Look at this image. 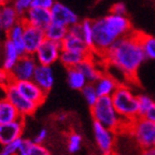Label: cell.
I'll use <instances>...</instances> for the list:
<instances>
[{"mask_svg":"<svg viewBox=\"0 0 155 155\" xmlns=\"http://www.w3.org/2000/svg\"><path fill=\"white\" fill-rule=\"evenodd\" d=\"M104 58L126 78H135L147 58L141 46L139 32L131 31L128 36L117 40L104 54Z\"/></svg>","mask_w":155,"mask_h":155,"instance_id":"cell-1","label":"cell"},{"mask_svg":"<svg viewBox=\"0 0 155 155\" xmlns=\"http://www.w3.org/2000/svg\"><path fill=\"white\" fill-rule=\"evenodd\" d=\"M94 41L93 53L99 54L101 57L109 51L117 40L131 34V24L127 16L110 14L93 21Z\"/></svg>","mask_w":155,"mask_h":155,"instance_id":"cell-2","label":"cell"},{"mask_svg":"<svg viewBox=\"0 0 155 155\" xmlns=\"http://www.w3.org/2000/svg\"><path fill=\"white\" fill-rule=\"evenodd\" d=\"M91 114L95 123L113 130L117 135L125 129L127 124L116 112L111 97H99L96 104L91 107Z\"/></svg>","mask_w":155,"mask_h":155,"instance_id":"cell-3","label":"cell"},{"mask_svg":"<svg viewBox=\"0 0 155 155\" xmlns=\"http://www.w3.org/2000/svg\"><path fill=\"white\" fill-rule=\"evenodd\" d=\"M116 112L124 122L129 123L139 117V99L127 85L120 84L111 96Z\"/></svg>","mask_w":155,"mask_h":155,"instance_id":"cell-4","label":"cell"},{"mask_svg":"<svg viewBox=\"0 0 155 155\" xmlns=\"http://www.w3.org/2000/svg\"><path fill=\"white\" fill-rule=\"evenodd\" d=\"M124 130L135 139L141 151L155 147V123L153 122L139 116L126 124Z\"/></svg>","mask_w":155,"mask_h":155,"instance_id":"cell-5","label":"cell"},{"mask_svg":"<svg viewBox=\"0 0 155 155\" xmlns=\"http://www.w3.org/2000/svg\"><path fill=\"white\" fill-rule=\"evenodd\" d=\"M3 93H5V98H7V99L16 108L19 115L22 116L23 119H25V116L34 114L35 111L37 110V108L39 107L38 104H34V102H31L30 100L26 99V98L17 91L14 82H11L9 85H7V86L3 88Z\"/></svg>","mask_w":155,"mask_h":155,"instance_id":"cell-6","label":"cell"},{"mask_svg":"<svg viewBox=\"0 0 155 155\" xmlns=\"http://www.w3.org/2000/svg\"><path fill=\"white\" fill-rule=\"evenodd\" d=\"M93 130L96 144L102 155H113L115 152V142L117 134L106 128L98 123L93 124Z\"/></svg>","mask_w":155,"mask_h":155,"instance_id":"cell-7","label":"cell"},{"mask_svg":"<svg viewBox=\"0 0 155 155\" xmlns=\"http://www.w3.org/2000/svg\"><path fill=\"white\" fill-rule=\"evenodd\" d=\"M37 66H38V63L34 55L25 54V55L21 56L15 67L10 72L11 79L13 82L32 80Z\"/></svg>","mask_w":155,"mask_h":155,"instance_id":"cell-8","label":"cell"},{"mask_svg":"<svg viewBox=\"0 0 155 155\" xmlns=\"http://www.w3.org/2000/svg\"><path fill=\"white\" fill-rule=\"evenodd\" d=\"M61 51H63L61 43L45 39L34 56L38 65L52 66L57 61H59Z\"/></svg>","mask_w":155,"mask_h":155,"instance_id":"cell-9","label":"cell"},{"mask_svg":"<svg viewBox=\"0 0 155 155\" xmlns=\"http://www.w3.org/2000/svg\"><path fill=\"white\" fill-rule=\"evenodd\" d=\"M44 40H45V34L43 29L25 24L24 45L27 55H35Z\"/></svg>","mask_w":155,"mask_h":155,"instance_id":"cell-10","label":"cell"},{"mask_svg":"<svg viewBox=\"0 0 155 155\" xmlns=\"http://www.w3.org/2000/svg\"><path fill=\"white\" fill-rule=\"evenodd\" d=\"M22 21L26 25L45 30L52 23V14L50 10L31 7L28 10V12L23 16Z\"/></svg>","mask_w":155,"mask_h":155,"instance_id":"cell-11","label":"cell"},{"mask_svg":"<svg viewBox=\"0 0 155 155\" xmlns=\"http://www.w3.org/2000/svg\"><path fill=\"white\" fill-rule=\"evenodd\" d=\"M51 14L52 23H56V24L66 26L68 28L78 24V23H80L79 22V16L73 12L72 10L61 2H55V5L51 9Z\"/></svg>","mask_w":155,"mask_h":155,"instance_id":"cell-12","label":"cell"},{"mask_svg":"<svg viewBox=\"0 0 155 155\" xmlns=\"http://www.w3.org/2000/svg\"><path fill=\"white\" fill-rule=\"evenodd\" d=\"M17 91H18L26 99L30 100L34 104H40L45 100L48 93L44 92L42 88L38 86L32 80L29 81H21V82H14Z\"/></svg>","mask_w":155,"mask_h":155,"instance_id":"cell-13","label":"cell"},{"mask_svg":"<svg viewBox=\"0 0 155 155\" xmlns=\"http://www.w3.org/2000/svg\"><path fill=\"white\" fill-rule=\"evenodd\" d=\"M24 127L25 122L23 117L12 123L0 125V145L5 147L8 143L22 138Z\"/></svg>","mask_w":155,"mask_h":155,"instance_id":"cell-14","label":"cell"},{"mask_svg":"<svg viewBox=\"0 0 155 155\" xmlns=\"http://www.w3.org/2000/svg\"><path fill=\"white\" fill-rule=\"evenodd\" d=\"M32 81L45 93L50 92L54 85V81H55V77H54V71L52 66H37Z\"/></svg>","mask_w":155,"mask_h":155,"instance_id":"cell-15","label":"cell"},{"mask_svg":"<svg viewBox=\"0 0 155 155\" xmlns=\"http://www.w3.org/2000/svg\"><path fill=\"white\" fill-rule=\"evenodd\" d=\"M96 92L99 97H111L119 87V82L110 74H104L94 83Z\"/></svg>","mask_w":155,"mask_h":155,"instance_id":"cell-16","label":"cell"},{"mask_svg":"<svg viewBox=\"0 0 155 155\" xmlns=\"http://www.w3.org/2000/svg\"><path fill=\"white\" fill-rule=\"evenodd\" d=\"M61 48L66 51L78 52V53L87 54V55L94 54L81 37L74 36V35H71L69 32L66 36V38L64 39V41L61 42Z\"/></svg>","mask_w":155,"mask_h":155,"instance_id":"cell-17","label":"cell"},{"mask_svg":"<svg viewBox=\"0 0 155 155\" xmlns=\"http://www.w3.org/2000/svg\"><path fill=\"white\" fill-rule=\"evenodd\" d=\"M24 29L25 24L23 21H19L16 25L10 29L9 31H7V39L9 41L13 43V45L16 48L18 53L21 56L25 55V45H24Z\"/></svg>","mask_w":155,"mask_h":155,"instance_id":"cell-18","label":"cell"},{"mask_svg":"<svg viewBox=\"0 0 155 155\" xmlns=\"http://www.w3.org/2000/svg\"><path fill=\"white\" fill-rule=\"evenodd\" d=\"M21 117L16 108L7 98H0V125L12 123Z\"/></svg>","mask_w":155,"mask_h":155,"instance_id":"cell-19","label":"cell"},{"mask_svg":"<svg viewBox=\"0 0 155 155\" xmlns=\"http://www.w3.org/2000/svg\"><path fill=\"white\" fill-rule=\"evenodd\" d=\"M3 51H5V59H3L2 69L8 72H11L12 69L15 67L16 63L21 58V54L16 50L13 43L9 40H5L3 44Z\"/></svg>","mask_w":155,"mask_h":155,"instance_id":"cell-20","label":"cell"},{"mask_svg":"<svg viewBox=\"0 0 155 155\" xmlns=\"http://www.w3.org/2000/svg\"><path fill=\"white\" fill-rule=\"evenodd\" d=\"M0 14H1V21H2V26L5 31H9L14 25H16L22 18L19 17L15 9L13 8L12 3H8L0 8Z\"/></svg>","mask_w":155,"mask_h":155,"instance_id":"cell-21","label":"cell"},{"mask_svg":"<svg viewBox=\"0 0 155 155\" xmlns=\"http://www.w3.org/2000/svg\"><path fill=\"white\" fill-rule=\"evenodd\" d=\"M94 55V54H93ZM93 55L91 57L86 58L84 61L78 66V69L84 74V77L86 78V80L88 83H95L100 77H101V71L97 68V66L95 65L94 59H93Z\"/></svg>","mask_w":155,"mask_h":155,"instance_id":"cell-22","label":"cell"},{"mask_svg":"<svg viewBox=\"0 0 155 155\" xmlns=\"http://www.w3.org/2000/svg\"><path fill=\"white\" fill-rule=\"evenodd\" d=\"M92 55H87V54L63 50L61 53V57H59V61H61L67 69H71V68H77L82 61H84L86 58L91 57Z\"/></svg>","mask_w":155,"mask_h":155,"instance_id":"cell-23","label":"cell"},{"mask_svg":"<svg viewBox=\"0 0 155 155\" xmlns=\"http://www.w3.org/2000/svg\"><path fill=\"white\" fill-rule=\"evenodd\" d=\"M67 82L68 85L75 91H82L87 82L86 78L84 77L82 72H81L78 68H71V69H68L67 71Z\"/></svg>","mask_w":155,"mask_h":155,"instance_id":"cell-24","label":"cell"},{"mask_svg":"<svg viewBox=\"0 0 155 155\" xmlns=\"http://www.w3.org/2000/svg\"><path fill=\"white\" fill-rule=\"evenodd\" d=\"M44 34H45V39L48 40L61 43L68 35V27L61 26L56 23H51V25L44 30Z\"/></svg>","mask_w":155,"mask_h":155,"instance_id":"cell-25","label":"cell"},{"mask_svg":"<svg viewBox=\"0 0 155 155\" xmlns=\"http://www.w3.org/2000/svg\"><path fill=\"white\" fill-rule=\"evenodd\" d=\"M139 36H140L141 46L145 57L155 61V37L149 36L142 32H139Z\"/></svg>","mask_w":155,"mask_h":155,"instance_id":"cell-26","label":"cell"},{"mask_svg":"<svg viewBox=\"0 0 155 155\" xmlns=\"http://www.w3.org/2000/svg\"><path fill=\"white\" fill-rule=\"evenodd\" d=\"M82 29V39L87 44V46L92 50L93 41H94V30H93V21L91 19H83L80 22Z\"/></svg>","mask_w":155,"mask_h":155,"instance_id":"cell-27","label":"cell"},{"mask_svg":"<svg viewBox=\"0 0 155 155\" xmlns=\"http://www.w3.org/2000/svg\"><path fill=\"white\" fill-rule=\"evenodd\" d=\"M81 92H82V95L84 97L85 101L88 104L90 107L94 106L97 100H98V98H99V96H98V94L96 92V88H95L94 83H87L86 86Z\"/></svg>","mask_w":155,"mask_h":155,"instance_id":"cell-28","label":"cell"},{"mask_svg":"<svg viewBox=\"0 0 155 155\" xmlns=\"http://www.w3.org/2000/svg\"><path fill=\"white\" fill-rule=\"evenodd\" d=\"M139 99V116L143 117L145 113L155 104V101L147 95H138Z\"/></svg>","mask_w":155,"mask_h":155,"instance_id":"cell-29","label":"cell"},{"mask_svg":"<svg viewBox=\"0 0 155 155\" xmlns=\"http://www.w3.org/2000/svg\"><path fill=\"white\" fill-rule=\"evenodd\" d=\"M12 5L19 15L21 18H23L25 14L28 12V10L31 8L32 0H12Z\"/></svg>","mask_w":155,"mask_h":155,"instance_id":"cell-30","label":"cell"},{"mask_svg":"<svg viewBox=\"0 0 155 155\" xmlns=\"http://www.w3.org/2000/svg\"><path fill=\"white\" fill-rule=\"evenodd\" d=\"M82 144V138L77 133H71L68 136V151L70 153H77Z\"/></svg>","mask_w":155,"mask_h":155,"instance_id":"cell-31","label":"cell"},{"mask_svg":"<svg viewBox=\"0 0 155 155\" xmlns=\"http://www.w3.org/2000/svg\"><path fill=\"white\" fill-rule=\"evenodd\" d=\"M22 140L23 138H18L16 140L12 141V142L8 143L7 145L3 147V151L11 155H17L19 148H21V144H22Z\"/></svg>","mask_w":155,"mask_h":155,"instance_id":"cell-32","label":"cell"},{"mask_svg":"<svg viewBox=\"0 0 155 155\" xmlns=\"http://www.w3.org/2000/svg\"><path fill=\"white\" fill-rule=\"evenodd\" d=\"M55 5V0H32L31 7L34 8H40V9L50 10Z\"/></svg>","mask_w":155,"mask_h":155,"instance_id":"cell-33","label":"cell"},{"mask_svg":"<svg viewBox=\"0 0 155 155\" xmlns=\"http://www.w3.org/2000/svg\"><path fill=\"white\" fill-rule=\"evenodd\" d=\"M28 155H50V152L48 149L42 144H37V143H32L29 150Z\"/></svg>","mask_w":155,"mask_h":155,"instance_id":"cell-34","label":"cell"},{"mask_svg":"<svg viewBox=\"0 0 155 155\" xmlns=\"http://www.w3.org/2000/svg\"><path fill=\"white\" fill-rule=\"evenodd\" d=\"M110 13L115 15H122V16H126L127 14V9H126V5L122 2H117L114 3L113 5L111 7V11Z\"/></svg>","mask_w":155,"mask_h":155,"instance_id":"cell-35","label":"cell"},{"mask_svg":"<svg viewBox=\"0 0 155 155\" xmlns=\"http://www.w3.org/2000/svg\"><path fill=\"white\" fill-rule=\"evenodd\" d=\"M11 82H13L12 79H11V74L8 71L3 70V69H0V87L1 88H5L7 85H9Z\"/></svg>","mask_w":155,"mask_h":155,"instance_id":"cell-36","label":"cell"},{"mask_svg":"<svg viewBox=\"0 0 155 155\" xmlns=\"http://www.w3.org/2000/svg\"><path fill=\"white\" fill-rule=\"evenodd\" d=\"M32 143H34V141H32V140L23 138L22 144H21V148H19L17 155H28L29 150H30V147H31Z\"/></svg>","mask_w":155,"mask_h":155,"instance_id":"cell-37","label":"cell"},{"mask_svg":"<svg viewBox=\"0 0 155 155\" xmlns=\"http://www.w3.org/2000/svg\"><path fill=\"white\" fill-rule=\"evenodd\" d=\"M46 137H48V131H46V129L43 128L37 134L36 137H35V139L32 141H34L35 143H37V144H42V143L44 142V140L46 139Z\"/></svg>","mask_w":155,"mask_h":155,"instance_id":"cell-38","label":"cell"},{"mask_svg":"<svg viewBox=\"0 0 155 155\" xmlns=\"http://www.w3.org/2000/svg\"><path fill=\"white\" fill-rule=\"evenodd\" d=\"M143 117L149 120V121L153 122V123H155V104L149 110L148 112H147V113H145V115L143 116Z\"/></svg>","mask_w":155,"mask_h":155,"instance_id":"cell-39","label":"cell"},{"mask_svg":"<svg viewBox=\"0 0 155 155\" xmlns=\"http://www.w3.org/2000/svg\"><path fill=\"white\" fill-rule=\"evenodd\" d=\"M141 155H155V147L141 151Z\"/></svg>","mask_w":155,"mask_h":155,"instance_id":"cell-40","label":"cell"},{"mask_svg":"<svg viewBox=\"0 0 155 155\" xmlns=\"http://www.w3.org/2000/svg\"><path fill=\"white\" fill-rule=\"evenodd\" d=\"M11 2H12V0H0V8L8 5V3H11Z\"/></svg>","mask_w":155,"mask_h":155,"instance_id":"cell-41","label":"cell"},{"mask_svg":"<svg viewBox=\"0 0 155 155\" xmlns=\"http://www.w3.org/2000/svg\"><path fill=\"white\" fill-rule=\"evenodd\" d=\"M3 31H5V29H3L2 21H1V14H0V38H1V35H2Z\"/></svg>","mask_w":155,"mask_h":155,"instance_id":"cell-42","label":"cell"},{"mask_svg":"<svg viewBox=\"0 0 155 155\" xmlns=\"http://www.w3.org/2000/svg\"><path fill=\"white\" fill-rule=\"evenodd\" d=\"M65 117H66V115H64V114H61V116H58V119H61V121H64V120H65Z\"/></svg>","mask_w":155,"mask_h":155,"instance_id":"cell-43","label":"cell"},{"mask_svg":"<svg viewBox=\"0 0 155 155\" xmlns=\"http://www.w3.org/2000/svg\"><path fill=\"white\" fill-rule=\"evenodd\" d=\"M0 155H11V154H9V153H7V152H5V151H1V153H0Z\"/></svg>","mask_w":155,"mask_h":155,"instance_id":"cell-44","label":"cell"},{"mask_svg":"<svg viewBox=\"0 0 155 155\" xmlns=\"http://www.w3.org/2000/svg\"><path fill=\"white\" fill-rule=\"evenodd\" d=\"M113 155H125V154H122V153H120V152H116V151H115V152L113 153Z\"/></svg>","mask_w":155,"mask_h":155,"instance_id":"cell-45","label":"cell"},{"mask_svg":"<svg viewBox=\"0 0 155 155\" xmlns=\"http://www.w3.org/2000/svg\"><path fill=\"white\" fill-rule=\"evenodd\" d=\"M0 153H1V151H0Z\"/></svg>","mask_w":155,"mask_h":155,"instance_id":"cell-46","label":"cell"}]
</instances>
